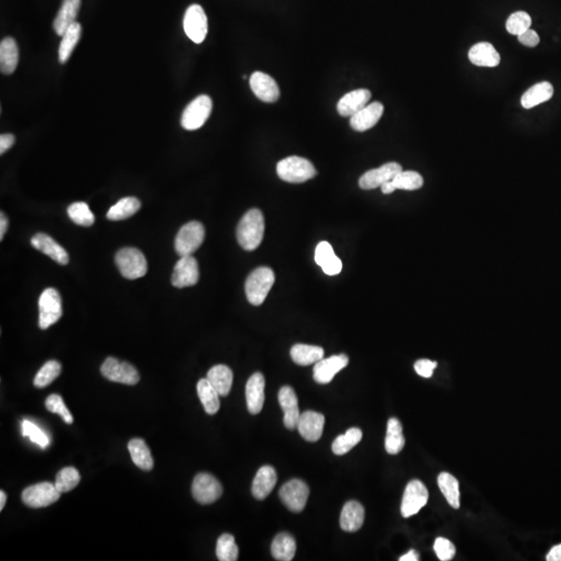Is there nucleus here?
<instances>
[{"label": "nucleus", "mask_w": 561, "mask_h": 561, "mask_svg": "<svg viewBox=\"0 0 561 561\" xmlns=\"http://www.w3.org/2000/svg\"><path fill=\"white\" fill-rule=\"evenodd\" d=\"M371 99V92L367 88H359L344 95L337 104V111L342 117H350L362 111Z\"/></svg>", "instance_id": "obj_21"}, {"label": "nucleus", "mask_w": 561, "mask_h": 561, "mask_svg": "<svg viewBox=\"0 0 561 561\" xmlns=\"http://www.w3.org/2000/svg\"><path fill=\"white\" fill-rule=\"evenodd\" d=\"M19 61V49L13 38H5L0 43V69L3 74L15 72Z\"/></svg>", "instance_id": "obj_29"}, {"label": "nucleus", "mask_w": 561, "mask_h": 561, "mask_svg": "<svg viewBox=\"0 0 561 561\" xmlns=\"http://www.w3.org/2000/svg\"><path fill=\"white\" fill-rule=\"evenodd\" d=\"M249 86L255 96L266 103H274L280 98V88L276 80L263 72H254L249 78Z\"/></svg>", "instance_id": "obj_16"}, {"label": "nucleus", "mask_w": 561, "mask_h": 561, "mask_svg": "<svg viewBox=\"0 0 561 561\" xmlns=\"http://www.w3.org/2000/svg\"><path fill=\"white\" fill-rule=\"evenodd\" d=\"M532 19L529 14L519 11L511 14L506 21L507 32L513 36H520L531 28Z\"/></svg>", "instance_id": "obj_45"}, {"label": "nucleus", "mask_w": 561, "mask_h": 561, "mask_svg": "<svg viewBox=\"0 0 561 561\" xmlns=\"http://www.w3.org/2000/svg\"><path fill=\"white\" fill-rule=\"evenodd\" d=\"M115 264L124 278L136 280L147 274L148 264L145 256L135 247H124L117 251Z\"/></svg>", "instance_id": "obj_4"}, {"label": "nucleus", "mask_w": 561, "mask_h": 561, "mask_svg": "<svg viewBox=\"0 0 561 561\" xmlns=\"http://www.w3.org/2000/svg\"><path fill=\"white\" fill-rule=\"evenodd\" d=\"M193 498L201 504H211L220 498L222 486L214 476L200 473L193 479L191 486Z\"/></svg>", "instance_id": "obj_11"}, {"label": "nucleus", "mask_w": 561, "mask_h": 561, "mask_svg": "<svg viewBox=\"0 0 561 561\" xmlns=\"http://www.w3.org/2000/svg\"><path fill=\"white\" fill-rule=\"evenodd\" d=\"M198 395L207 414L214 415L220 410V394L207 379H200L197 385Z\"/></svg>", "instance_id": "obj_34"}, {"label": "nucleus", "mask_w": 561, "mask_h": 561, "mask_svg": "<svg viewBox=\"0 0 561 561\" xmlns=\"http://www.w3.org/2000/svg\"><path fill=\"white\" fill-rule=\"evenodd\" d=\"M30 243L35 249L42 251L43 254L48 256L61 265H66L69 262V255H68L67 251L49 235L38 233L32 237Z\"/></svg>", "instance_id": "obj_23"}, {"label": "nucleus", "mask_w": 561, "mask_h": 561, "mask_svg": "<svg viewBox=\"0 0 561 561\" xmlns=\"http://www.w3.org/2000/svg\"><path fill=\"white\" fill-rule=\"evenodd\" d=\"M392 181L396 189L403 191H417L424 184V177L414 171H401Z\"/></svg>", "instance_id": "obj_42"}, {"label": "nucleus", "mask_w": 561, "mask_h": 561, "mask_svg": "<svg viewBox=\"0 0 561 561\" xmlns=\"http://www.w3.org/2000/svg\"><path fill=\"white\" fill-rule=\"evenodd\" d=\"M15 144V136L11 133L1 134L0 136V154H5Z\"/></svg>", "instance_id": "obj_52"}, {"label": "nucleus", "mask_w": 561, "mask_h": 561, "mask_svg": "<svg viewBox=\"0 0 561 561\" xmlns=\"http://www.w3.org/2000/svg\"><path fill=\"white\" fill-rule=\"evenodd\" d=\"M185 34L196 44H201L208 32V20L203 8L193 5L187 10L183 20Z\"/></svg>", "instance_id": "obj_12"}, {"label": "nucleus", "mask_w": 561, "mask_h": 561, "mask_svg": "<svg viewBox=\"0 0 561 561\" xmlns=\"http://www.w3.org/2000/svg\"><path fill=\"white\" fill-rule=\"evenodd\" d=\"M337 257L333 247L330 245L327 241H321L315 249V262L321 266V268L325 267L327 264H329L332 260Z\"/></svg>", "instance_id": "obj_49"}, {"label": "nucleus", "mask_w": 561, "mask_h": 561, "mask_svg": "<svg viewBox=\"0 0 561 561\" xmlns=\"http://www.w3.org/2000/svg\"><path fill=\"white\" fill-rule=\"evenodd\" d=\"M348 356L346 354H337L330 358L321 359L315 364L313 369V377L318 383H329L333 381L335 375L348 365Z\"/></svg>", "instance_id": "obj_17"}, {"label": "nucleus", "mask_w": 561, "mask_h": 561, "mask_svg": "<svg viewBox=\"0 0 561 561\" xmlns=\"http://www.w3.org/2000/svg\"><path fill=\"white\" fill-rule=\"evenodd\" d=\"M82 0H64L61 9L53 22V28L59 36H63L66 30L75 23L79 12Z\"/></svg>", "instance_id": "obj_27"}, {"label": "nucleus", "mask_w": 561, "mask_h": 561, "mask_svg": "<svg viewBox=\"0 0 561 561\" xmlns=\"http://www.w3.org/2000/svg\"><path fill=\"white\" fill-rule=\"evenodd\" d=\"M419 554L417 551L410 550L406 554L402 555L399 558V561H418Z\"/></svg>", "instance_id": "obj_55"}, {"label": "nucleus", "mask_w": 561, "mask_h": 561, "mask_svg": "<svg viewBox=\"0 0 561 561\" xmlns=\"http://www.w3.org/2000/svg\"><path fill=\"white\" fill-rule=\"evenodd\" d=\"M428 501V491L424 482L412 480L408 482L404 491L401 502V515L403 517H410L420 511L426 506Z\"/></svg>", "instance_id": "obj_13"}, {"label": "nucleus", "mask_w": 561, "mask_h": 561, "mask_svg": "<svg viewBox=\"0 0 561 561\" xmlns=\"http://www.w3.org/2000/svg\"><path fill=\"white\" fill-rule=\"evenodd\" d=\"M363 432L360 428H352L341 436L335 439L332 445V450L336 455H344L350 453L362 440Z\"/></svg>", "instance_id": "obj_39"}, {"label": "nucleus", "mask_w": 561, "mask_h": 561, "mask_svg": "<svg viewBox=\"0 0 561 561\" xmlns=\"http://www.w3.org/2000/svg\"><path fill=\"white\" fill-rule=\"evenodd\" d=\"M22 435L23 437H28L32 442L36 443L42 448H46L50 443L48 436L39 426L28 420H23L22 422Z\"/></svg>", "instance_id": "obj_47"}, {"label": "nucleus", "mask_w": 561, "mask_h": 561, "mask_svg": "<svg viewBox=\"0 0 561 561\" xmlns=\"http://www.w3.org/2000/svg\"><path fill=\"white\" fill-rule=\"evenodd\" d=\"M206 379L216 388L220 396H227L230 393L233 383V372L226 365H216L212 367L207 373Z\"/></svg>", "instance_id": "obj_31"}, {"label": "nucleus", "mask_w": 561, "mask_h": 561, "mask_svg": "<svg viewBox=\"0 0 561 561\" xmlns=\"http://www.w3.org/2000/svg\"><path fill=\"white\" fill-rule=\"evenodd\" d=\"M39 327L48 329L57 323L63 315V304L59 292L55 288H47L39 298Z\"/></svg>", "instance_id": "obj_5"}, {"label": "nucleus", "mask_w": 561, "mask_h": 561, "mask_svg": "<svg viewBox=\"0 0 561 561\" xmlns=\"http://www.w3.org/2000/svg\"><path fill=\"white\" fill-rule=\"evenodd\" d=\"M365 509L358 501H348L343 506L340 517L341 529L346 532H356L363 526Z\"/></svg>", "instance_id": "obj_25"}, {"label": "nucleus", "mask_w": 561, "mask_h": 561, "mask_svg": "<svg viewBox=\"0 0 561 561\" xmlns=\"http://www.w3.org/2000/svg\"><path fill=\"white\" fill-rule=\"evenodd\" d=\"M205 239V228L200 222H189L179 230L175 239V249L180 257L191 256L201 247Z\"/></svg>", "instance_id": "obj_6"}, {"label": "nucleus", "mask_w": 561, "mask_h": 561, "mask_svg": "<svg viewBox=\"0 0 561 561\" xmlns=\"http://www.w3.org/2000/svg\"><path fill=\"white\" fill-rule=\"evenodd\" d=\"M45 406H46L49 412L59 415L61 419L65 421L66 424H73V416H72L71 412L68 410L61 396L57 395V394H53V395L49 396V397H47V399L45 400Z\"/></svg>", "instance_id": "obj_46"}, {"label": "nucleus", "mask_w": 561, "mask_h": 561, "mask_svg": "<svg viewBox=\"0 0 561 561\" xmlns=\"http://www.w3.org/2000/svg\"><path fill=\"white\" fill-rule=\"evenodd\" d=\"M325 416L321 412L307 410L301 414L298 430L301 436L308 442H317L323 436Z\"/></svg>", "instance_id": "obj_18"}, {"label": "nucleus", "mask_w": 561, "mask_h": 561, "mask_svg": "<svg viewBox=\"0 0 561 561\" xmlns=\"http://www.w3.org/2000/svg\"><path fill=\"white\" fill-rule=\"evenodd\" d=\"M470 61L478 67L495 68L500 64L501 57L498 51L491 43H477L470 49Z\"/></svg>", "instance_id": "obj_24"}, {"label": "nucleus", "mask_w": 561, "mask_h": 561, "mask_svg": "<svg viewBox=\"0 0 561 561\" xmlns=\"http://www.w3.org/2000/svg\"><path fill=\"white\" fill-rule=\"evenodd\" d=\"M554 94V88L548 82H540L528 88L521 98V104L524 108L530 109L538 106L546 101L550 100Z\"/></svg>", "instance_id": "obj_28"}, {"label": "nucleus", "mask_w": 561, "mask_h": 561, "mask_svg": "<svg viewBox=\"0 0 561 561\" xmlns=\"http://www.w3.org/2000/svg\"><path fill=\"white\" fill-rule=\"evenodd\" d=\"M8 226H9V220H8L6 214L1 212V214H0V240H3V236L7 232Z\"/></svg>", "instance_id": "obj_54"}, {"label": "nucleus", "mask_w": 561, "mask_h": 561, "mask_svg": "<svg viewBox=\"0 0 561 561\" xmlns=\"http://www.w3.org/2000/svg\"><path fill=\"white\" fill-rule=\"evenodd\" d=\"M290 356L296 364L300 366H309L316 364L318 361L323 359L325 350L321 346L296 344L290 350Z\"/></svg>", "instance_id": "obj_32"}, {"label": "nucleus", "mask_w": 561, "mask_h": 561, "mask_svg": "<svg viewBox=\"0 0 561 561\" xmlns=\"http://www.w3.org/2000/svg\"><path fill=\"white\" fill-rule=\"evenodd\" d=\"M239 550L235 544L234 536L225 533L220 535L216 544V556L220 561H236Z\"/></svg>", "instance_id": "obj_40"}, {"label": "nucleus", "mask_w": 561, "mask_h": 561, "mask_svg": "<svg viewBox=\"0 0 561 561\" xmlns=\"http://www.w3.org/2000/svg\"><path fill=\"white\" fill-rule=\"evenodd\" d=\"M404 444L406 440L402 434L401 424L398 419H389L385 441L386 451L391 455H398L403 449Z\"/></svg>", "instance_id": "obj_35"}, {"label": "nucleus", "mask_w": 561, "mask_h": 561, "mask_svg": "<svg viewBox=\"0 0 561 561\" xmlns=\"http://www.w3.org/2000/svg\"><path fill=\"white\" fill-rule=\"evenodd\" d=\"M264 388H265V379L263 374L260 372L254 373L245 386V398H247V410L251 415L259 414L263 408Z\"/></svg>", "instance_id": "obj_20"}, {"label": "nucleus", "mask_w": 561, "mask_h": 561, "mask_svg": "<svg viewBox=\"0 0 561 561\" xmlns=\"http://www.w3.org/2000/svg\"><path fill=\"white\" fill-rule=\"evenodd\" d=\"M437 366H438V363L428 360V359H422V360L417 361L414 365L416 372L418 373L420 377H426V379H430V377H432L434 370L437 368Z\"/></svg>", "instance_id": "obj_50"}, {"label": "nucleus", "mask_w": 561, "mask_h": 561, "mask_svg": "<svg viewBox=\"0 0 561 561\" xmlns=\"http://www.w3.org/2000/svg\"><path fill=\"white\" fill-rule=\"evenodd\" d=\"M309 494L310 491L308 486L301 479H292L286 482L278 492L282 502L294 513H301L305 508Z\"/></svg>", "instance_id": "obj_10"}, {"label": "nucleus", "mask_w": 561, "mask_h": 561, "mask_svg": "<svg viewBox=\"0 0 561 561\" xmlns=\"http://www.w3.org/2000/svg\"><path fill=\"white\" fill-rule=\"evenodd\" d=\"M264 229L263 213L256 208L249 210L237 226V241L245 251H254L263 240Z\"/></svg>", "instance_id": "obj_1"}, {"label": "nucleus", "mask_w": 561, "mask_h": 561, "mask_svg": "<svg viewBox=\"0 0 561 561\" xmlns=\"http://www.w3.org/2000/svg\"><path fill=\"white\" fill-rule=\"evenodd\" d=\"M61 494L55 484L41 482L26 488L22 493V501L26 506L41 508L57 502Z\"/></svg>", "instance_id": "obj_8"}, {"label": "nucleus", "mask_w": 561, "mask_h": 561, "mask_svg": "<svg viewBox=\"0 0 561 561\" xmlns=\"http://www.w3.org/2000/svg\"><path fill=\"white\" fill-rule=\"evenodd\" d=\"M274 270L269 267H258L251 272L245 280V294L253 306L263 304L266 296L274 284Z\"/></svg>", "instance_id": "obj_2"}, {"label": "nucleus", "mask_w": 561, "mask_h": 561, "mask_svg": "<svg viewBox=\"0 0 561 561\" xmlns=\"http://www.w3.org/2000/svg\"><path fill=\"white\" fill-rule=\"evenodd\" d=\"M278 403L284 412V424L288 430L298 428L301 412L298 410V396L292 387L280 388L278 391Z\"/></svg>", "instance_id": "obj_19"}, {"label": "nucleus", "mask_w": 561, "mask_h": 561, "mask_svg": "<svg viewBox=\"0 0 561 561\" xmlns=\"http://www.w3.org/2000/svg\"><path fill=\"white\" fill-rule=\"evenodd\" d=\"M401 171V166L397 162H388L379 168L373 169V170L365 173L359 180V187L365 191L377 189L387 181L393 180L394 177L399 174Z\"/></svg>", "instance_id": "obj_15"}, {"label": "nucleus", "mask_w": 561, "mask_h": 561, "mask_svg": "<svg viewBox=\"0 0 561 561\" xmlns=\"http://www.w3.org/2000/svg\"><path fill=\"white\" fill-rule=\"evenodd\" d=\"M212 100L207 95H201L191 101L183 111L181 126L187 130L201 128L211 115Z\"/></svg>", "instance_id": "obj_7"}, {"label": "nucleus", "mask_w": 561, "mask_h": 561, "mask_svg": "<svg viewBox=\"0 0 561 561\" xmlns=\"http://www.w3.org/2000/svg\"><path fill=\"white\" fill-rule=\"evenodd\" d=\"M296 552V542L294 536L287 532L278 533L272 544V554L276 560L290 561Z\"/></svg>", "instance_id": "obj_33"}, {"label": "nucleus", "mask_w": 561, "mask_h": 561, "mask_svg": "<svg viewBox=\"0 0 561 561\" xmlns=\"http://www.w3.org/2000/svg\"><path fill=\"white\" fill-rule=\"evenodd\" d=\"M276 484V470L272 466H263L254 478L251 493L257 500H264Z\"/></svg>", "instance_id": "obj_26"}, {"label": "nucleus", "mask_w": 561, "mask_h": 561, "mask_svg": "<svg viewBox=\"0 0 561 561\" xmlns=\"http://www.w3.org/2000/svg\"><path fill=\"white\" fill-rule=\"evenodd\" d=\"M548 561H561V544L553 546L550 552L546 555Z\"/></svg>", "instance_id": "obj_53"}, {"label": "nucleus", "mask_w": 561, "mask_h": 561, "mask_svg": "<svg viewBox=\"0 0 561 561\" xmlns=\"http://www.w3.org/2000/svg\"><path fill=\"white\" fill-rule=\"evenodd\" d=\"M128 450H129L134 465L137 466L140 469L144 470V471H151L153 469V457H152L151 451L145 441L142 439H132L128 443Z\"/></svg>", "instance_id": "obj_30"}, {"label": "nucleus", "mask_w": 561, "mask_h": 561, "mask_svg": "<svg viewBox=\"0 0 561 561\" xmlns=\"http://www.w3.org/2000/svg\"><path fill=\"white\" fill-rule=\"evenodd\" d=\"M439 488L441 492L444 495L446 498L447 502L453 507V508H459V482L455 476L451 475L450 473L443 472L439 475L438 477Z\"/></svg>", "instance_id": "obj_38"}, {"label": "nucleus", "mask_w": 561, "mask_h": 561, "mask_svg": "<svg viewBox=\"0 0 561 561\" xmlns=\"http://www.w3.org/2000/svg\"><path fill=\"white\" fill-rule=\"evenodd\" d=\"M276 173L282 180L288 183H304L317 175L312 162L300 156H290L278 162Z\"/></svg>", "instance_id": "obj_3"}, {"label": "nucleus", "mask_w": 561, "mask_h": 561, "mask_svg": "<svg viewBox=\"0 0 561 561\" xmlns=\"http://www.w3.org/2000/svg\"><path fill=\"white\" fill-rule=\"evenodd\" d=\"M79 482V472L75 468L67 467L64 468L57 473L55 484L57 490L63 494V493L70 492V491L75 488Z\"/></svg>", "instance_id": "obj_44"}, {"label": "nucleus", "mask_w": 561, "mask_h": 561, "mask_svg": "<svg viewBox=\"0 0 561 561\" xmlns=\"http://www.w3.org/2000/svg\"><path fill=\"white\" fill-rule=\"evenodd\" d=\"M61 372V365L57 361L51 360L45 363L42 368L38 371L35 377L34 385L37 388L47 387L50 385L55 379L59 377Z\"/></svg>", "instance_id": "obj_41"}, {"label": "nucleus", "mask_w": 561, "mask_h": 561, "mask_svg": "<svg viewBox=\"0 0 561 561\" xmlns=\"http://www.w3.org/2000/svg\"><path fill=\"white\" fill-rule=\"evenodd\" d=\"M200 272L198 261L193 256L180 257L174 267L172 276L173 286L177 288L191 287L199 280Z\"/></svg>", "instance_id": "obj_14"}, {"label": "nucleus", "mask_w": 561, "mask_h": 561, "mask_svg": "<svg viewBox=\"0 0 561 561\" xmlns=\"http://www.w3.org/2000/svg\"><path fill=\"white\" fill-rule=\"evenodd\" d=\"M6 503H7V494L3 491H1L0 492V511H3Z\"/></svg>", "instance_id": "obj_57"}, {"label": "nucleus", "mask_w": 561, "mask_h": 561, "mask_svg": "<svg viewBox=\"0 0 561 561\" xmlns=\"http://www.w3.org/2000/svg\"><path fill=\"white\" fill-rule=\"evenodd\" d=\"M82 36V26L78 22L72 24L65 34L61 36V42L59 48V63L65 64L71 57L76 45L79 42Z\"/></svg>", "instance_id": "obj_36"}, {"label": "nucleus", "mask_w": 561, "mask_h": 561, "mask_svg": "<svg viewBox=\"0 0 561 561\" xmlns=\"http://www.w3.org/2000/svg\"><path fill=\"white\" fill-rule=\"evenodd\" d=\"M434 550L438 558L442 561L451 560L455 557V552H457L455 544L450 540L444 538H437L436 542H435Z\"/></svg>", "instance_id": "obj_48"}, {"label": "nucleus", "mask_w": 561, "mask_h": 561, "mask_svg": "<svg viewBox=\"0 0 561 561\" xmlns=\"http://www.w3.org/2000/svg\"><path fill=\"white\" fill-rule=\"evenodd\" d=\"M383 113V105L381 102L370 103L350 117V126L354 131H367L379 123Z\"/></svg>", "instance_id": "obj_22"}, {"label": "nucleus", "mask_w": 561, "mask_h": 561, "mask_svg": "<svg viewBox=\"0 0 561 561\" xmlns=\"http://www.w3.org/2000/svg\"><path fill=\"white\" fill-rule=\"evenodd\" d=\"M381 191L385 195H390V193H394L396 191L395 185H394L393 181H387V182L383 183V185L381 187Z\"/></svg>", "instance_id": "obj_56"}, {"label": "nucleus", "mask_w": 561, "mask_h": 561, "mask_svg": "<svg viewBox=\"0 0 561 561\" xmlns=\"http://www.w3.org/2000/svg\"><path fill=\"white\" fill-rule=\"evenodd\" d=\"M517 39H519V42L521 43V44L527 47H536L540 44V36L536 34V32L530 30V28L526 30L525 32H523V34L517 36Z\"/></svg>", "instance_id": "obj_51"}, {"label": "nucleus", "mask_w": 561, "mask_h": 561, "mask_svg": "<svg viewBox=\"0 0 561 561\" xmlns=\"http://www.w3.org/2000/svg\"><path fill=\"white\" fill-rule=\"evenodd\" d=\"M68 216L75 222L82 227L92 226L95 222L94 213L91 211L88 204L84 202H76L68 207Z\"/></svg>", "instance_id": "obj_43"}, {"label": "nucleus", "mask_w": 561, "mask_h": 561, "mask_svg": "<svg viewBox=\"0 0 561 561\" xmlns=\"http://www.w3.org/2000/svg\"><path fill=\"white\" fill-rule=\"evenodd\" d=\"M101 374L113 383L134 386L140 381L138 371L127 362L109 356L101 366Z\"/></svg>", "instance_id": "obj_9"}, {"label": "nucleus", "mask_w": 561, "mask_h": 561, "mask_svg": "<svg viewBox=\"0 0 561 561\" xmlns=\"http://www.w3.org/2000/svg\"><path fill=\"white\" fill-rule=\"evenodd\" d=\"M140 209V200L134 197L123 198L117 204L111 206V209L107 212L106 216L108 220L117 222V220H123L131 218Z\"/></svg>", "instance_id": "obj_37"}]
</instances>
